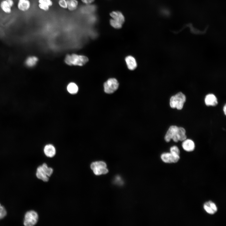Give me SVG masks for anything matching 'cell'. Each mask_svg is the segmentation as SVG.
<instances>
[{"instance_id": "1", "label": "cell", "mask_w": 226, "mask_h": 226, "mask_svg": "<svg viewBox=\"0 0 226 226\" xmlns=\"http://www.w3.org/2000/svg\"><path fill=\"white\" fill-rule=\"evenodd\" d=\"M186 130L183 127L172 125L169 127L166 132L164 139L167 143L170 142L171 139H172L175 142L182 141L186 139Z\"/></svg>"}, {"instance_id": "2", "label": "cell", "mask_w": 226, "mask_h": 226, "mask_svg": "<svg viewBox=\"0 0 226 226\" xmlns=\"http://www.w3.org/2000/svg\"><path fill=\"white\" fill-rule=\"evenodd\" d=\"M88 61V59L86 56L76 54L67 55L65 59V63L70 65L83 66Z\"/></svg>"}, {"instance_id": "3", "label": "cell", "mask_w": 226, "mask_h": 226, "mask_svg": "<svg viewBox=\"0 0 226 226\" xmlns=\"http://www.w3.org/2000/svg\"><path fill=\"white\" fill-rule=\"evenodd\" d=\"M186 101V97L185 95L182 93L179 92L171 97L170 100V105L172 108H176L178 110H181Z\"/></svg>"}, {"instance_id": "4", "label": "cell", "mask_w": 226, "mask_h": 226, "mask_svg": "<svg viewBox=\"0 0 226 226\" xmlns=\"http://www.w3.org/2000/svg\"><path fill=\"white\" fill-rule=\"evenodd\" d=\"M112 19L110 21L111 25L116 29L121 28L124 21V17L122 14L119 11H114L110 14Z\"/></svg>"}, {"instance_id": "5", "label": "cell", "mask_w": 226, "mask_h": 226, "mask_svg": "<svg viewBox=\"0 0 226 226\" xmlns=\"http://www.w3.org/2000/svg\"><path fill=\"white\" fill-rule=\"evenodd\" d=\"M90 168L96 175L105 174L108 171L106 168V163L102 161H95L92 163L90 165Z\"/></svg>"}, {"instance_id": "6", "label": "cell", "mask_w": 226, "mask_h": 226, "mask_svg": "<svg viewBox=\"0 0 226 226\" xmlns=\"http://www.w3.org/2000/svg\"><path fill=\"white\" fill-rule=\"evenodd\" d=\"M38 216L34 211L27 212L25 214L24 224L26 226H32L35 225L38 221Z\"/></svg>"}, {"instance_id": "7", "label": "cell", "mask_w": 226, "mask_h": 226, "mask_svg": "<svg viewBox=\"0 0 226 226\" xmlns=\"http://www.w3.org/2000/svg\"><path fill=\"white\" fill-rule=\"evenodd\" d=\"M119 83L115 78H110L105 82L104 84L105 92L108 94L113 93L118 88Z\"/></svg>"}, {"instance_id": "8", "label": "cell", "mask_w": 226, "mask_h": 226, "mask_svg": "<svg viewBox=\"0 0 226 226\" xmlns=\"http://www.w3.org/2000/svg\"><path fill=\"white\" fill-rule=\"evenodd\" d=\"M162 160L167 163H176L179 160L180 157L179 155L171 153H164L161 155Z\"/></svg>"}, {"instance_id": "9", "label": "cell", "mask_w": 226, "mask_h": 226, "mask_svg": "<svg viewBox=\"0 0 226 226\" xmlns=\"http://www.w3.org/2000/svg\"><path fill=\"white\" fill-rule=\"evenodd\" d=\"M14 4L13 0H3L0 3V7L1 9L7 13H11V8Z\"/></svg>"}, {"instance_id": "10", "label": "cell", "mask_w": 226, "mask_h": 226, "mask_svg": "<svg viewBox=\"0 0 226 226\" xmlns=\"http://www.w3.org/2000/svg\"><path fill=\"white\" fill-rule=\"evenodd\" d=\"M203 208L208 213L210 214H213L217 211L216 205L211 201L206 202L203 205Z\"/></svg>"}, {"instance_id": "11", "label": "cell", "mask_w": 226, "mask_h": 226, "mask_svg": "<svg viewBox=\"0 0 226 226\" xmlns=\"http://www.w3.org/2000/svg\"><path fill=\"white\" fill-rule=\"evenodd\" d=\"M205 105L207 106H215L218 104L217 99L213 94H208L206 95L204 100Z\"/></svg>"}, {"instance_id": "12", "label": "cell", "mask_w": 226, "mask_h": 226, "mask_svg": "<svg viewBox=\"0 0 226 226\" xmlns=\"http://www.w3.org/2000/svg\"><path fill=\"white\" fill-rule=\"evenodd\" d=\"M183 148L187 152H191L193 151L195 148L194 142L190 139H186L183 141L182 144Z\"/></svg>"}, {"instance_id": "13", "label": "cell", "mask_w": 226, "mask_h": 226, "mask_svg": "<svg viewBox=\"0 0 226 226\" xmlns=\"http://www.w3.org/2000/svg\"><path fill=\"white\" fill-rule=\"evenodd\" d=\"M36 175L38 179L47 182L49 180L48 176L42 165L40 166L37 168Z\"/></svg>"}, {"instance_id": "14", "label": "cell", "mask_w": 226, "mask_h": 226, "mask_svg": "<svg viewBox=\"0 0 226 226\" xmlns=\"http://www.w3.org/2000/svg\"><path fill=\"white\" fill-rule=\"evenodd\" d=\"M30 3L29 0H19L17 7L20 10L26 12L30 9Z\"/></svg>"}, {"instance_id": "15", "label": "cell", "mask_w": 226, "mask_h": 226, "mask_svg": "<svg viewBox=\"0 0 226 226\" xmlns=\"http://www.w3.org/2000/svg\"><path fill=\"white\" fill-rule=\"evenodd\" d=\"M125 61L128 68L130 70H134L137 67V63L135 58L132 56H129L125 58Z\"/></svg>"}, {"instance_id": "16", "label": "cell", "mask_w": 226, "mask_h": 226, "mask_svg": "<svg viewBox=\"0 0 226 226\" xmlns=\"http://www.w3.org/2000/svg\"><path fill=\"white\" fill-rule=\"evenodd\" d=\"M38 3L39 8L45 11H48L53 4L51 0H38Z\"/></svg>"}, {"instance_id": "17", "label": "cell", "mask_w": 226, "mask_h": 226, "mask_svg": "<svg viewBox=\"0 0 226 226\" xmlns=\"http://www.w3.org/2000/svg\"><path fill=\"white\" fill-rule=\"evenodd\" d=\"M44 152L46 156L51 158L55 155L56 151L55 148L53 145L48 144L44 147Z\"/></svg>"}, {"instance_id": "18", "label": "cell", "mask_w": 226, "mask_h": 226, "mask_svg": "<svg viewBox=\"0 0 226 226\" xmlns=\"http://www.w3.org/2000/svg\"><path fill=\"white\" fill-rule=\"evenodd\" d=\"M67 8L70 11L75 10L78 7V2L77 0H66Z\"/></svg>"}, {"instance_id": "19", "label": "cell", "mask_w": 226, "mask_h": 226, "mask_svg": "<svg viewBox=\"0 0 226 226\" xmlns=\"http://www.w3.org/2000/svg\"><path fill=\"white\" fill-rule=\"evenodd\" d=\"M67 90L68 92L72 94L77 93L78 90V88L77 85L74 83H69L67 87Z\"/></svg>"}, {"instance_id": "20", "label": "cell", "mask_w": 226, "mask_h": 226, "mask_svg": "<svg viewBox=\"0 0 226 226\" xmlns=\"http://www.w3.org/2000/svg\"><path fill=\"white\" fill-rule=\"evenodd\" d=\"M37 61V57L35 56L30 57L28 60V64L30 66H32L35 64Z\"/></svg>"}, {"instance_id": "21", "label": "cell", "mask_w": 226, "mask_h": 226, "mask_svg": "<svg viewBox=\"0 0 226 226\" xmlns=\"http://www.w3.org/2000/svg\"><path fill=\"white\" fill-rule=\"evenodd\" d=\"M170 152L173 154L179 155L180 154V150L176 146H173L171 147L170 148Z\"/></svg>"}, {"instance_id": "22", "label": "cell", "mask_w": 226, "mask_h": 226, "mask_svg": "<svg viewBox=\"0 0 226 226\" xmlns=\"http://www.w3.org/2000/svg\"><path fill=\"white\" fill-rule=\"evenodd\" d=\"M7 214V211L4 207L0 203V219L4 218Z\"/></svg>"}, {"instance_id": "23", "label": "cell", "mask_w": 226, "mask_h": 226, "mask_svg": "<svg viewBox=\"0 0 226 226\" xmlns=\"http://www.w3.org/2000/svg\"><path fill=\"white\" fill-rule=\"evenodd\" d=\"M58 3L61 8L64 9L67 8V4L66 0H59Z\"/></svg>"}, {"instance_id": "24", "label": "cell", "mask_w": 226, "mask_h": 226, "mask_svg": "<svg viewBox=\"0 0 226 226\" xmlns=\"http://www.w3.org/2000/svg\"><path fill=\"white\" fill-rule=\"evenodd\" d=\"M84 4L89 5L93 3L95 0H81Z\"/></svg>"}, {"instance_id": "25", "label": "cell", "mask_w": 226, "mask_h": 226, "mask_svg": "<svg viewBox=\"0 0 226 226\" xmlns=\"http://www.w3.org/2000/svg\"><path fill=\"white\" fill-rule=\"evenodd\" d=\"M115 181L116 183L118 184H121L122 183V181L121 180V179L119 176L116 177Z\"/></svg>"}, {"instance_id": "26", "label": "cell", "mask_w": 226, "mask_h": 226, "mask_svg": "<svg viewBox=\"0 0 226 226\" xmlns=\"http://www.w3.org/2000/svg\"><path fill=\"white\" fill-rule=\"evenodd\" d=\"M223 111L225 115H226V105L225 104L223 107Z\"/></svg>"}]
</instances>
